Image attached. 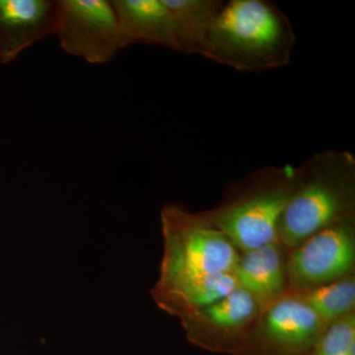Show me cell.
<instances>
[{"label": "cell", "mask_w": 355, "mask_h": 355, "mask_svg": "<svg viewBox=\"0 0 355 355\" xmlns=\"http://www.w3.org/2000/svg\"><path fill=\"white\" fill-rule=\"evenodd\" d=\"M345 219L298 245L287 265L292 286L304 289L342 279L354 263V235Z\"/></svg>", "instance_id": "obj_7"}, {"label": "cell", "mask_w": 355, "mask_h": 355, "mask_svg": "<svg viewBox=\"0 0 355 355\" xmlns=\"http://www.w3.org/2000/svg\"><path fill=\"white\" fill-rule=\"evenodd\" d=\"M298 170H268L253 190L202 212V216L244 253L277 243L280 219L296 184Z\"/></svg>", "instance_id": "obj_3"}, {"label": "cell", "mask_w": 355, "mask_h": 355, "mask_svg": "<svg viewBox=\"0 0 355 355\" xmlns=\"http://www.w3.org/2000/svg\"><path fill=\"white\" fill-rule=\"evenodd\" d=\"M55 35L65 53L89 64H106L121 50L113 1L58 0Z\"/></svg>", "instance_id": "obj_5"}, {"label": "cell", "mask_w": 355, "mask_h": 355, "mask_svg": "<svg viewBox=\"0 0 355 355\" xmlns=\"http://www.w3.org/2000/svg\"><path fill=\"white\" fill-rule=\"evenodd\" d=\"M238 286L234 273H214L159 280L153 294L162 309L184 320L225 297Z\"/></svg>", "instance_id": "obj_11"}, {"label": "cell", "mask_w": 355, "mask_h": 355, "mask_svg": "<svg viewBox=\"0 0 355 355\" xmlns=\"http://www.w3.org/2000/svg\"><path fill=\"white\" fill-rule=\"evenodd\" d=\"M121 49L155 44L179 51L176 22L164 0H114Z\"/></svg>", "instance_id": "obj_10"}, {"label": "cell", "mask_w": 355, "mask_h": 355, "mask_svg": "<svg viewBox=\"0 0 355 355\" xmlns=\"http://www.w3.org/2000/svg\"><path fill=\"white\" fill-rule=\"evenodd\" d=\"M161 222L165 252L159 280L234 272L237 250L202 214L171 203L163 207Z\"/></svg>", "instance_id": "obj_4"}, {"label": "cell", "mask_w": 355, "mask_h": 355, "mask_svg": "<svg viewBox=\"0 0 355 355\" xmlns=\"http://www.w3.org/2000/svg\"><path fill=\"white\" fill-rule=\"evenodd\" d=\"M328 327L293 294L280 296L237 355H308Z\"/></svg>", "instance_id": "obj_6"}, {"label": "cell", "mask_w": 355, "mask_h": 355, "mask_svg": "<svg viewBox=\"0 0 355 355\" xmlns=\"http://www.w3.org/2000/svg\"><path fill=\"white\" fill-rule=\"evenodd\" d=\"M308 355H355L354 312L331 324Z\"/></svg>", "instance_id": "obj_15"}, {"label": "cell", "mask_w": 355, "mask_h": 355, "mask_svg": "<svg viewBox=\"0 0 355 355\" xmlns=\"http://www.w3.org/2000/svg\"><path fill=\"white\" fill-rule=\"evenodd\" d=\"M355 159L345 150L321 151L301 169L279 222V237L295 247L347 218L352 205Z\"/></svg>", "instance_id": "obj_2"}, {"label": "cell", "mask_w": 355, "mask_h": 355, "mask_svg": "<svg viewBox=\"0 0 355 355\" xmlns=\"http://www.w3.org/2000/svg\"><path fill=\"white\" fill-rule=\"evenodd\" d=\"M233 273L260 306H270L282 295L286 272L277 243L244 253Z\"/></svg>", "instance_id": "obj_12"}, {"label": "cell", "mask_w": 355, "mask_h": 355, "mask_svg": "<svg viewBox=\"0 0 355 355\" xmlns=\"http://www.w3.org/2000/svg\"><path fill=\"white\" fill-rule=\"evenodd\" d=\"M260 307L251 293L238 286L214 304L184 318V326L191 342L200 347L238 354Z\"/></svg>", "instance_id": "obj_8"}, {"label": "cell", "mask_w": 355, "mask_h": 355, "mask_svg": "<svg viewBox=\"0 0 355 355\" xmlns=\"http://www.w3.org/2000/svg\"><path fill=\"white\" fill-rule=\"evenodd\" d=\"M305 303L327 326L352 313L355 302L354 279L336 280L293 294Z\"/></svg>", "instance_id": "obj_14"}, {"label": "cell", "mask_w": 355, "mask_h": 355, "mask_svg": "<svg viewBox=\"0 0 355 355\" xmlns=\"http://www.w3.org/2000/svg\"><path fill=\"white\" fill-rule=\"evenodd\" d=\"M57 1L0 0V64L15 60L26 49L53 35Z\"/></svg>", "instance_id": "obj_9"}, {"label": "cell", "mask_w": 355, "mask_h": 355, "mask_svg": "<svg viewBox=\"0 0 355 355\" xmlns=\"http://www.w3.org/2000/svg\"><path fill=\"white\" fill-rule=\"evenodd\" d=\"M176 22L179 51L200 55L203 40L223 1L219 0H164Z\"/></svg>", "instance_id": "obj_13"}, {"label": "cell", "mask_w": 355, "mask_h": 355, "mask_svg": "<svg viewBox=\"0 0 355 355\" xmlns=\"http://www.w3.org/2000/svg\"><path fill=\"white\" fill-rule=\"evenodd\" d=\"M296 36L279 7L268 0L224 2L200 55L239 71L279 69L291 62Z\"/></svg>", "instance_id": "obj_1"}]
</instances>
